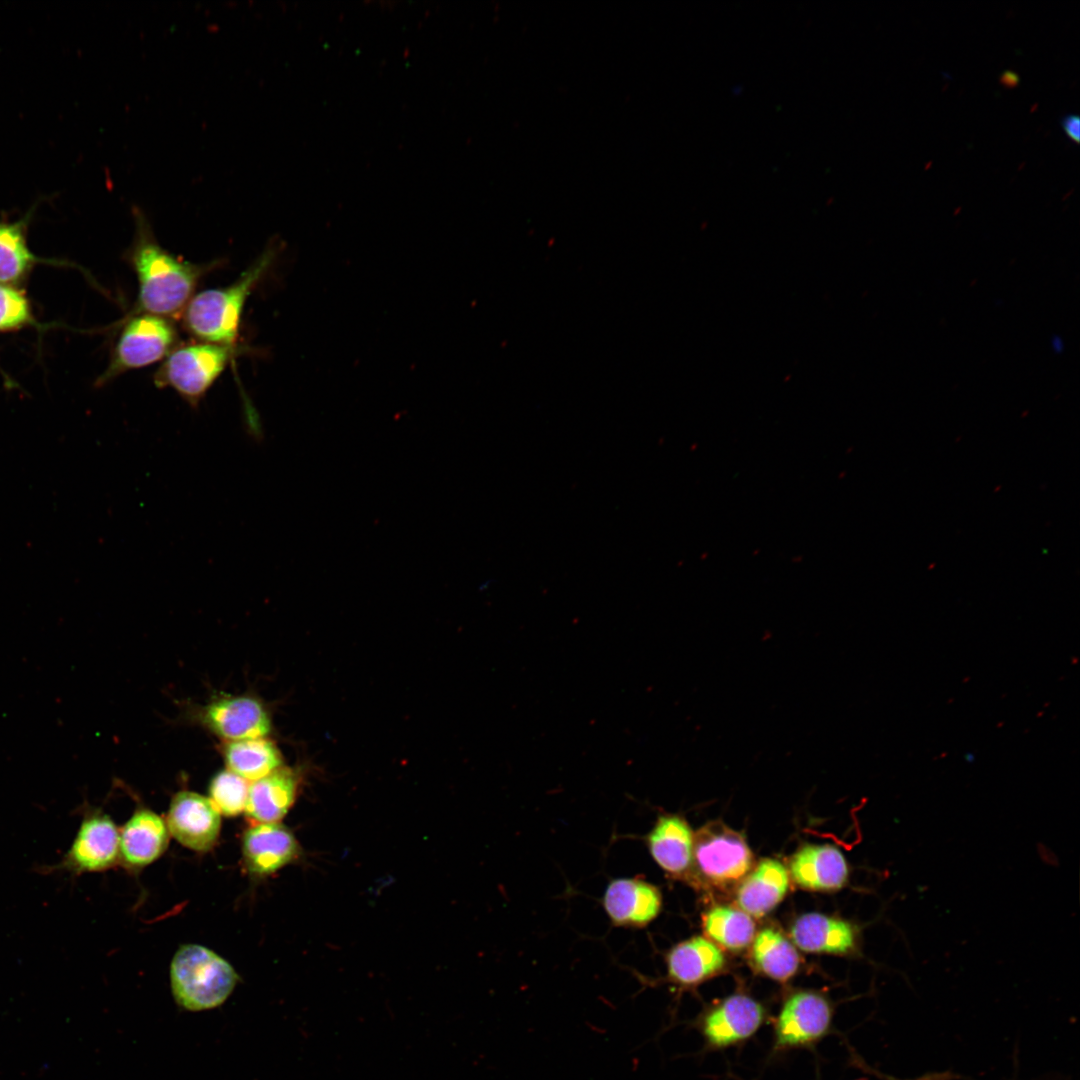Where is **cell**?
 <instances>
[{"mask_svg":"<svg viewBox=\"0 0 1080 1080\" xmlns=\"http://www.w3.org/2000/svg\"><path fill=\"white\" fill-rule=\"evenodd\" d=\"M223 756L228 770L251 782L283 766L279 748L266 737L227 741Z\"/></svg>","mask_w":1080,"mask_h":1080,"instance_id":"cell-21","label":"cell"},{"mask_svg":"<svg viewBox=\"0 0 1080 1080\" xmlns=\"http://www.w3.org/2000/svg\"><path fill=\"white\" fill-rule=\"evenodd\" d=\"M248 792V781L228 769L218 772L209 785V799L226 817H235L245 811Z\"/></svg>","mask_w":1080,"mask_h":1080,"instance_id":"cell-25","label":"cell"},{"mask_svg":"<svg viewBox=\"0 0 1080 1080\" xmlns=\"http://www.w3.org/2000/svg\"><path fill=\"white\" fill-rule=\"evenodd\" d=\"M1051 347L1055 353H1061L1064 349V342L1060 336H1053L1051 338Z\"/></svg>","mask_w":1080,"mask_h":1080,"instance_id":"cell-29","label":"cell"},{"mask_svg":"<svg viewBox=\"0 0 1080 1080\" xmlns=\"http://www.w3.org/2000/svg\"><path fill=\"white\" fill-rule=\"evenodd\" d=\"M241 851L247 871L263 877L295 861L301 848L291 831L278 822L253 824L246 829Z\"/></svg>","mask_w":1080,"mask_h":1080,"instance_id":"cell-12","label":"cell"},{"mask_svg":"<svg viewBox=\"0 0 1080 1080\" xmlns=\"http://www.w3.org/2000/svg\"><path fill=\"white\" fill-rule=\"evenodd\" d=\"M789 887L787 869L777 860L763 859L738 887L736 900L741 910L763 917L784 898Z\"/></svg>","mask_w":1080,"mask_h":1080,"instance_id":"cell-20","label":"cell"},{"mask_svg":"<svg viewBox=\"0 0 1080 1080\" xmlns=\"http://www.w3.org/2000/svg\"><path fill=\"white\" fill-rule=\"evenodd\" d=\"M602 904L614 926L643 928L658 916L662 894L643 879L618 878L608 884Z\"/></svg>","mask_w":1080,"mask_h":1080,"instance_id":"cell-13","label":"cell"},{"mask_svg":"<svg viewBox=\"0 0 1080 1080\" xmlns=\"http://www.w3.org/2000/svg\"><path fill=\"white\" fill-rule=\"evenodd\" d=\"M793 880L802 888L834 891L842 888L849 875L842 852L832 845H806L790 861Z\"/></svg>","mask_w":1080,"mask_h":1080,"instance_id":"cell-18","label":"cell"},{"mask_svg":"<svg viewBox=\"0 0 1080 1080\" xmlns=\"http://www.w3.org/2000/svg\"><path fill=\"white\" fill-rule=\"evenodd\" d=\"M834 1017V1006L824 994L809 989L791 992L771 1018L773 1053L815 1047L832 1032Z\"/></svg>","mask_w":1080,"mask_h":1080,"instance_id":"cell-6","label":"cell"},{"mask_svg":"<svg viewBox=\"0 0 1080 1080\" xmlns=\"http://www.w3.org/2000/svg\"><path fill=\"white\" fill-rule=\"evenodd\" d=\"M767 1007L755 997L735 992L703 1008L691 1021L708 1051L743 1045L771 1022Z\"/></svg>","mask_w":1080,"mask_h":1080,"instance_id":"cell-5","label":"cell"},{"mask_svg":"<svg viewBox=\"0 0 1080 1080\" xmlns=\"http://www.w3.org/2000/svg\"><path fill=\"white\" fill-rule=\"evenodd\" d=\"M38 325L29 299L13 285L0 283V332Z\"/></svg>","mask_w":1080,"mask_h":1080,"instance_id":"cell-26","label":"cell"},{"mask_svg":"<svg viewBox=\"0 0 1080 1080\" xmlns=\"http://www.w3.org/2000/svg\"><path fill=\"white\" fill-rule=\"evenodd\" d=\"M666 979L679 990L699 986L718 975L725 966V957L715 943L695 936L682 941L666 954Z\"/></svg>","mask_w":1080,"mask_h":1080,"instance_id":"cell-14","label":"cell"},{"mask_svg":"<svg viewBox=\"0 0 1080 1080\" xmlns=\"http://www.w3.org/2000/svg\"><path fill=\"white\" fill-rule=\"evenodd\" d=\"M166 824L169 833L184 847L208 852L218 840L221 814L209 798L180 791L170 802Z\"/></svg>","mask_w":1080,"mask_h":1080,"instance_id":"cell-10","label":"cell"},{"mask_svg":"<svg viewBox=\"0 0 1080 1080\" xmlns=\"http://www.w3.org/2000/svg\"><path fill=\"white\" fill-rule=\"evenodd\" d=\"M300 778L296 771L280 767L269 775L251 782L246 817L258 823H278L293 806Z\"/></svg>","mask_w":1080,"mask_h":1080,"instance_id":"cell-19","label":"cell"},{"mask_svg":"<svg viewBox=\"0 0 1080 1080\" xmlns=\"http://www.w3.org/2000/svg\"><path fill=\"white\" fill-rule=\"evenodd\" d=\"M135 233L126 258L138 281L133 314H152L168 319L182 315L200 279L217 262L195 264L166 250L154 236L151 224L139 208L132 209Z\"/></svg>","mask_w":1080,"mask_h":1080,"instance_id":"cell-1","label":"cell"},{"mask_svg":"<svg viewBox=\"0 0 1080 1080\" xmlns=\"http://www.w3.org/2000/svg\"><path fill=\"white\" fill-rule=\"evenodd\" d=\"M119 861L116 824L107 814L93 811L85 814L69 849L51 871L72 875L103 872Z\"/></svg>","mask_w":1080,"mask_h":1080,"instance_id":"cell-9","label":"cell"},{"mask_svg":"<svg viewBox=\"0 0 1080 1080\" xmlns=\"http://www.w3.org/2000/svg\"><path fill=\"white\" fill-rule=\"evenodd\" d=\"M236 353L234 348L203 341L178 345L155 372L154 384L173 389L197 408Z\"/></svg>","mask_w":1080,"mask_h":1080,"instance_id":"cell-4","label":"cell"},{"mask_svg":"<svg viewBox=\"0 0 1080 1080\" xmlns=\"http://www.w3.org/2000/svg\"><path fill=\"white\" fill-rule=\"evenodd\" d=\"M706 935L725 949L739 951L747 947L754 939L755 923L751 916L741 909L717 906L703 917Z\"/></svg>","mask_w":1080,"mask_h":1080,"instance_id":"cell-24","label":"cell"},{"mask_svg":"<svg viewBox=\"0 0 1080 1080\" xmlns=\"http://www.w3.org/2000/svg\"><path fill=\"white\" fill-rule=\"evenodd\" d=\"M646 841L652 858L666 874L680 878L691 870L694 835L683 817L660 815Z\"/></svg>","mask_w":1080,"mask_h":1080,"instance_id":"cell-17","label":"cell"},{"mask_svg":"<svg viewBox=\"0 0 1080 1080\" xmlns=\"http://www.w3.org/2000/svg\"><path fill=\"white\" fill-rule=\"evenodd\" d=\"M31 213L18 221L0 220V283L16 285L40 262L57 263L35 255L27 242V225Z\"/></svg>","mask_w":1080,"mask_h":1080,"instance_id":"cell-22","label":"cell"},{"mask_svg":"<svg viewBox=\"0 0 1080 1080\" xmlns=\"http://www.w3.org/2000/svg\"><path fill=\"white\" fill-rule=\"evenodd\" d=\"M239 976L232 965L214 951L198 945H182L170 965L175 1001L189 1011H204L223 1004Z\"/></svg>","mask_w":1080,"mask_h":1080,"instance_id":"cell-3","label":"cell"},{"mask_svg":"<svg viewBox=\"0 0 1080 1080\" xmlns=\"http://www.w3.org/2000/svg\"><path fill=\"white\" fill-rule=\"evenodd\" d=\"M752 962L763 976L779 983L791 980L799 970L800 957L792 943L779 931L765 928L754 936Z\"/></svg>","mask_w":1080,"mask_h":1080,"instance_id":"cell-23","label":"cell"},{"mask_svg":"<svg viewBox=\"0 0 1080 1080\" xmlns=\"http://www.w3.org/2000/svg\"><path fill=\"white\" fill-rule=\"evenodd\" d=\"M752 861L743 836L720 821L706 824L694 835L692 867L712 885L738 882L748 874Z\"/></svg>","mask_w":1080,"mask_h":1080,"instance_id":"cell-8","label":"cell"},{"mask_svg":"<svg viewBox=\"0 0 1080 1080\" xmlns=\"http://www.w3.org/2000/svg\"><path fill=\"white\" fill-rule=\"evenodd\" d=\"M171 319L152 314H133L123 326L105 371L97 385L117 376L165 359L178 345Z\"/></svg>","mask_w":1080,"mask_h":1080,"instance_id":"cell-7","label":"cell"},{"mask_svg":"<svg viewBox=\"0 0 1080 1080\" xmlns=\"http://www.w3.org/2000/svg\"><path fill=\"white\" fill-rule=\"evenodd\" d=\"M278 247H267L232 284L194 294L182 313L186 330L199 341L236 349L245 303L273 264Z\"/></svg>","mask_w":1080,"mask_h":1080,"instance_id":"cell-2","label":"cell"},{"mask_svg":"<svg viewBox=\"0 0 1080 1080\" xmlns=\"http://www.w3.org/2000/svg\"><path fill=\"white\" fill-rule=\"evenodd\" d=\"M201 719L226 741L266 737L271 730L267 710L259 700L246 695L215 698L203 708Z\"/></svg>","mask_w":1080,"mask_h":1080,"instance_id":"cell-11","label":"cell"},{"mask_svg":"<svg viewBox=\"0 0 1080 1080\" xmlns=\"http://www.w3.org/2000/svg\"><path fill=\"white\" fill-rule=\"evenodd\" d=\"M790 934L796 946L809 953L851 955L859 951L857 926L820 913H807L797 918Z\"/></svg>","mask_w":1080,"mask_h":1080,"instance_id":"cell-15","label":"cell"},{"mask_svg":"<svg viewBox=\"0 0 1080 1080\" xmlns=\"http://www.w3.org/2000/svg\"><path fill=\"white\" fill-rule=\"evenodd\" d=\"M170 839L166 822L149 809H138L119 831L120 862L141 869L163 855Z\"/></svg>","mask_w":1080,"mask_h":1080,"instance_id":"cell-16","label":"cell"},{"mask_svg":"<svg viewBox=\"0 0 1080 1080\" xmlns=\"http://www.w3.org/2000/svg\"><path fill=\"white\" fill-rule=\"evenodd\" d=\"M1062 128L1066 136L1073 142L1080 140V119L1077 115L1069 114L1062 119Z\"/></svg>","mask_w":1080,"mask_h":1080,"instance_id":"cell-27","label":"cell"},{"mask_svg":"<svg viewBox=\"0 0 1080 1080\" xmlns=\"http://www.w3.org/2000/svg\"><path fill=\"white\" fill-rule=\"evenodd\" d=\"M1019 80L1020 79H1019L1018 74L1013 72V71H1005V72L1002 73V75L1000 77V82L1004 86H1006L1008 88H1013V87L1017 86L1018 83H1019Z\"/></svg>","mask_w":1080,"mask_h":1080,"instance_id":"cell-28","label":"cell"}]
</instances>
